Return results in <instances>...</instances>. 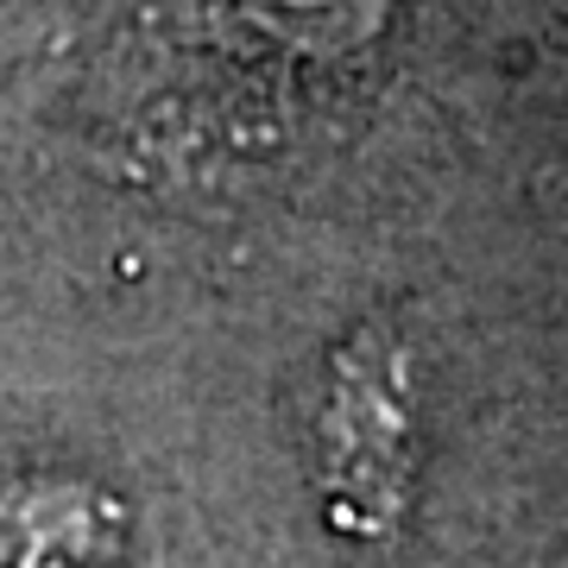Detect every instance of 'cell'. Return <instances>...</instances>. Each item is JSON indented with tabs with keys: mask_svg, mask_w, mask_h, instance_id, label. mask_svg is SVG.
<instances>
[{
	"mask_svg": "<svg viewBox=\"0 0 568 568\" xmlns=\"http://www.w3.org/2000/svg\"><path fill=\"white\" fill-rule=\"evenodd\" d=\"M335 410H342V417H335L342 455H354L361 499L373 506V525H379V518H392V506H398V474H405V462H398V448H405L398 398H392L366 366H347V392H342Z\"/></svg>",
	"mask_w": 568,
	"mask_h": 568,
	"instance_id": "1",
	"label": "cell"
}]
</instances>
